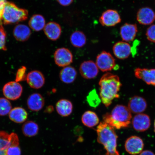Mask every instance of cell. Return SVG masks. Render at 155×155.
I'll use <instances>...</instances> for the list:
<instances>
[{"mask_svg": "<svg viewBox=\"0 0 155 155\" xmlns=\"http://www.w3.org/2000/svg\"><path fill=\"white\" fill-rule=\"evenodd\" d=\"M113 53L115 57L120 59H125L128 58L132 52L130 45L126 42L119 41L114 44Z\"/></svg>", "mask_w": 155, "mask_h": 155, "instance_id": "14", "label": "cell"}, {"mask_svg": "<svg viewBox=\"0 0 155 155\" xmlns=\"http://www.w3.org/2000/svg\"><path fill=\"white\" fill-rule=\"evenodd\" d=\"M4 95L7 99L16 100L22 95L23 88L19 82L11 81L5 84L3 88Z\"/></svg>", "mask_w": 155, "mask_h": 155, "instance_id": "7", "label": "cell"}, {"mask_svg": "<svg viewBox=\"0 0 155 155\" xmlns=\"http://www.w3.org/2000/svg\"><path fill=\"white\" fill-rule=\"evenodd\" d=\"M54 57L56 65L59 67L68 66L73 63V61L72 53L67 48H57L54 53Z\"/></svg>", "mask_w": 155, "mask_h": 155, "instance_id": "6", "label": "cell"}, {"mask_svg": "<svg viewBox=\"0 0 155 155\" xmlns=\"http://www.w3.org/2000/svg\"><path fill=\"white\" fill-rule=\"evenodd\" d=\"M10 102L5 98H0V116H5L9 114L12 109Z\"/></svg>", "mask_w": 155, "mask_h": 155, "instance_id": "31", "label": "cell"}, {"mask_svg": "<svg viewBox=\"0 0 155 155\" xmlns=\"http://www.w3.org/2000/svg\"><path fill=\"white\" fill-rule=\"evenodd\" d=\"M151 122L150 117L146 114H139L136 115L132 120V124L135 130L143 132L150 128Z\"/></svg>", "mask_w": 155, "mask_h": 155, "instance_id": "13", "label": "cell"}, {"mask_svg": "<svg viewBox=\"0 0 155 155\" xmlns=\"http://www.w3.org/2000/svg\"><path fill=\"white\" fill-rule=\"evenodd\" d=\"M120 16L117 11L109 9L102 13L99 18L100 24L102 26L113 27L121 22Z\"/></svg>", "mask_w": 155, "mask_h": 155, "instance_id": "8", "label": "cell"}, {"mask_svg": "<svg viewBox=\"0 0 155 155\" xmlns=\"http://www.w3.org/2000/svg\"><path fill=\"white\" fill-rule=\"evenodd\" d=\"M139 155H155V154L152 151L146 150L142 151Z\"/></svg>", "mask_w": 155, "mask_h": 155, "instance_id": "36", "label": "cell"}, {"mask_svg": "<svg viewBox=\"0 0 155 155\" xmlns=\"http://www.w3.org/2000/svg\"><path fill=\"white\" fill-rule=\"evenodd\" d=\"M9 144L7 150V155H21L18 136L15 133L9 135Z\"/></svg>", "mask_w": 155, "mask_h": 155, "instance_id": "24", "label": "cell"}, {"mask_svg": "<svg viewBox=\"0 0 155 155\" xmlns=\"http://www.w3.org/2000/svg\"><path fill=\"white\" fill-rule=\"evenodd\" d=\"M128 108L131 112L134 114H141L144 111L147 106L145 99L139 96H134L130 100Z\"/></svg>", "mask_w": 155, "mask_h": 155, "instance_id": "15", "label": "cell"}, {"mask_svg": "<svg viewBox=\"0 0 155 155\" xmlns=\"http://www.w3.org/2000/svg\"><path fill=\"white\" fill-rule=\"evenodd\" d=\"M77 73L76 69L71 66L64 67L60 71L59 77L63 82L71 84L76 79Z\"/></svg>", "mask_w": 155, "mask_h": 155, "instance_id": "20", "label": "cell"}, {"mask_svg": "<svg viewBox=\"0 0 155 155\" xmlns=\"http://www.w3.org/2000/svg\"><path fill=\"white\" fill-rule=\"evenodd\" d=\"M144 147V144L142 139L136 136L129 137L125 141V150L131 155H135L140 153Z\"/></svg>", "mask_w": 155, "mask_h": 155, "instance_id": "9", "label": "cell"}, {"mask_svg": "<svg viewBox=\"0 0 155 155\" xmlns=\"http://www.w3.org/2000/svg\"><path fill=\"white\" fill-rule=\"evenodd\" d=\"M26 68L22 66L17 71L15 77V81L19 82L26 80L27 74H26Z\"/></svg>", "mask_w": 155, "mask_h": 155, "instance_id": "32", "label": "cell"}, {"mask_svg": "<svg viewBox=\"0 0 155 155\" xmlns=\"http://www.w3.org/2000/svg\"><path fill=\"white\" fill-rule=\"evenodd\" d=\"M131 118V112L128 108L119 104L114 108L111 114L107 113L103 116L104 123L117 129L128 127Z\"/></svg>", "mask_w": 155, "mask_h": 155, "instance_id": "3", "label": "cell"}, {"mask_svg": "<svg viewBox=\"0 0 155 155\" xmlns=\"http://www.w3.org/2000/svg\"><path fill=\"white\" fill-rule=\"evenodd\" d=\"M13 34L17 40L23 42L28 39L31 32L28 27L24 25L19 24L15 27Z\"/></svg>", "mask_w": 155, "mask_h": 155, "instance_id": "23", "label": "cell"}, {"mask_svg": "<svg viewBox=\"0 0 155 155\" xmlns=\"http://www.w3.org/2000/svg\"></svg>", "mask_w": 155, "mask_h": 155, "instance_id": "40", "label": "cell"}, {"mask_svg": "<svg viewBox=\"0 0 155 155\" xmlns=\"http://www.w3.org/2000/svg\"><path fill=\"white\" fill-rule=\"evenodd\" d=\"M96 63L98 69L103 72L111 71L116 67L115 59L111 54L105 51L97 56Z\"/></svg>", "mask_w": 155, "mask_h": 155, "instance_id": "5", "label": "cell"}, {"mask_svg": "<svg viewBox=\"0 0 155 155\" xmlns=\"http://www.w3.org/2000/svg\"><path fill=\"white\" fill-rule=\"evenodd\" d=\"M9 135L4 131H0V155H7L9 144Z\"/></svg>", "mask_w": 155, "mask_h": 155, "instance_id": "29", "label": "cell"}, {"mask_svg": "<svg viewBox=\"0 0 155 155\" xmlns=\"http://www.w3.org/2000/svg\"><path fill=\"white\" fill-rule=\"evenodd\" d=\"M137 19L139 24L141 25H150L155 20V13L150 7L141 8L137 12Z\"/></svg>", "mask_w": 155, "mask_h": 155, "instance_id": "12", "label": "cell"}, {"mask_svg": "<svg viewBox=\"0 0 155 155\" xmlns=\"http://www.w3.org/2000/svg\"><path fill=\"white\" fill-rule=\"evenodd\" d=\"M82 123L86 127H92L98 125L100 120L97 114L94 111H87L83 114L81 118Z\"/></svg>", "mask_w": 155, "mask_h": 155, "instance_id": "26", "label": "cell"}, {"mask_svg": "<svg viewBox=\"0 0 155 155\" xmlns=\"http://www.w3.org/2000/svg\"><path fill=\"white\" fill-rule=\"evenodd\" d=\"M22 131L25 136L29 137L35 136L39 130L38 125L33 121L25 122L22 127Z\"/></svg>", "mask_w": 155, "mask_h": 155, "instance_id": "28", "label": "cell"}, {"mask_svg": "<svg viewBox=\"0 0 155 155\" xmlns=\"http://www.w3.org/2000/svg\"><path fill=\"white\" fill-rule=\"evenodd\" d=\"M44 33L49 40L55 41L61 37L62 28L61 25L55 22H50L46 24L44 28Z\"/></svg>", "mask_w": 155, "mask_h": 155, "instance_id": "16", "label": "cell"}, {"mask_svg": "<svg viewBox=\"0 0 155 155\" xmlns=\"http://www.w3.org/2000/svg\"><path fill=\"white\" fill-rule=\"evenodd\" d=\"M154 131L155 132V120L154 121Z\"/></svg>", "mask_w": 155, "mask_h": 155, "instance_id": "39", "label": "cell"}, {"mask_svg": "<svg viewBox=\"0 0 155 155\" xmlns=\"http://www.w3.org/2000/svg\"><path fill=\"white\" fill-rule=\"evenodd\" d=\"M9 117L10 119L15 123H22L28 119V114L24 108L15 107L12 109L9 114Z\"/></svg>", "mask_w": 155, "mask_h": 155, "instance_id": "21", "label": "cell"}, {"mask_svg": "<svg viewBox=\"0 0 155 155\" xmlns=\"http://www.w3.org/2000/svg\"><path fill=\"white\" fill-rule=\"evenodd\" d=\"M26 80L31 88L38 89L42 88L45 83V78L41 71L34 70L30 71L28 74Z\"/></svg>", "mask_w": 155, "mask_h": 155, "instance_id": "11", "label": "cell"}, {"mask_svg": "<svg viewBox=\"0 0 155 155\" xmlns=\"http://www.w3.org/2000/svg\"><path fill=\"white\" fill-rule=\"evenodd\" d=\"M70 41L74 47L81 48L86 44V36L84 33L81 31H75L70 37Z\"/></svg>", "mask_w": 155, "mask_h": 155, "instance_id": "25", "label": "cell"}, {"mask_svg": "<svg viewBox=\"0 0 155 155\" xmlns=\"http://www.w3.org/2000/svg\"><path fill=\"white\" fill-rule=\"evenodd\" d=\"M138 31L137 25L126 23L120 29V35L122 40L125 42L132 41Z\"/></svg>", "mask_w": 155, "mask_h": 155, "instance_id": "18", "label": "cell"}, {"mask_svg": "<svg viewBox=\"0 0 155 155\" xmlns=\"http://www.w3.org/2000/svg\"><path fill=\"white\" fill-rule=\"evenodd\" d=\"M28 12L19 8L14 3L6 2L2 17V22L5 25L15 24L28 19Z\"/></svg>", "mask_w": 155, "mask_h": 155, "instance_id": "4", "label": "cell"}, {"mask_svg": "<svg viewBox=\"0 0 155 155\" xmlns=\"http://www.w3.org/2000/svg\"><path fill=\"white\" fill-rule=\"evenodd\" d=\"M7 0H0V3L3 2H6Z\"/></svg>", "mask_w": 155, "mask_h": 155, "instance_id": "38", "label": "cell"}, {"mask_svg": "<svg viewBox=\"0 0 155 155\" xmlns=\"http://www.w3.org/2000/svg\"><path fill=\"white\" fill-rule=\"evenodd\" d=\"M134 72L135 76L137 78L141 79L148 84L155 86V69L137 68Z\"/></svg>", "mask_w": 155, "mask_h": 155, "instance_id": "17", "label": "cell"}, {"mask_svg": "<svg viewBox=\"0 0 155 155\" xmlns=\"http://www.w3.org/2000/svg\"><path fill=\"white\" fill-rule=\"evenodd\" d=\"M97 141L106 151V155H120L117 150V136L113 127L104 122H101L97 127Z\"/></svg>", "mask_w": 155, "mask_h": 155, "instance_id": "2", "label": "cell"}, {"mask_svg": "<svg viewBox=\"0 0 155 155\" xmlns=\"http://www.w3.org/2000/svg\"><path fill=\"white\" fill-rule=\"evenodd\" d=\"M29 25L32 30L36 32L44 29L46 25L45 19L42 15H35L29 21Z\"/></svg>", "mask_w": 155, "mask_h": 155, "instance_id": "27", "label": "cell"}, {"mask_svg": "<svg viewBox=\"0 0 155 155\" xmlns=\"http://www.w3.org/2000/svg\"><path fill=\"white\" fill-rule=\"evenodd\" d=\"M87 101L91 107L96 108L99 105L101 99L97 94L96 90H93L89 92L87 97Z\"/></svg>", "mask_w": 155, "mask_h": 155, "instance_id": "30", "label": "cell"}, {"mask_svg": "<svg viewBox=\"0 0 155 155\" xmlns=\"http://www.w3.org/2000/svg\"><path fill=\"white\" fill-rule=\"evenodd\" d=\"M27 103L28 108L31 111H38L44 107L45 100L41 94L34 93L29 96Z\"/></svg>", "mask_w": 155, "mask_h": 155, "instance_id": "19", "label": "cell"}, {"mask_svg": "<svg viewBox=\"0 0 155 155\" xmlns=\"http://www.w3.org/2000/svg\"><path fill=\"white\" fill-rule=\"evenodd\" d=\"M58 3L62 6L67 7L71 5L74 0H57Z\"/></svg>", "mask_w": 155, "mask_h": 155, "instance_id": "35", "label": "cell"}, {"mask_svg": "<svg viewBox=\"0 0 155 155\" xmlns=\"http://www.w3.org/2000/svg\"><path fill=\"white\" fill-rule=\"evenodd\" d=\"M52 107H48L47 109L46 110V112L49 113L50 112V111H51V112L52 111V110H53V108H52Z\"/></svg>", "mask_w": 155, "mask_h": 155, "instance_id": "37", "label": "cell"}, {"mask_svg": "<svg viewBox=\"0 0 155 155\" xmlns=\"http://www.w3.org/2000/svg\"><path fill=\"white\" fill-rule=\"evenodd\" d=\"M79 70L81 75L86 79H94L99 73V69L96 63L92 61H83L81 63Z\"/></svg>", "mask_w": 155, "mask_h": 155, "instance_id": "10", "label": "cell"}, {"mask_svg": "<svg viewBox=\"0 0 155 155\" xmlns=\"http://www.w3.org/2000/svg\"><path fill=\"white\" fill-rule=\"evenodd\" d=\"M99 85L101 99L104 105L108 107L114 99L119 97V92L122 86L119 78L117 75L107 73L101 78Z\"/></svg>", "mask_w": 155, "mask_h": 155, "instance_id": "1", "label": "cell"}, {"mask_svg": "<svg viewBox=\"0 0 155 155\" xmlns=\"http://www.w3.org/2000/svg\"><path fill=\"white\" fill-rule=\"evenodd\" d=\"M6 34L2 24H0V50H6Z\"/></svg>", "mask_w": 155, "mask_h": 155, "instance_id": "33", "label": "cell"}, {"mask_svg": "<svg viewBox=\"0 0 155 155\" xmlns=\"http://www.w3.org/2000/svg\"><path fill=\"white\" fill-rule=\"evenodd\" d=\"M146 36L149 41L155 42V24L151 25L147 29Z\"/></svg>", "mask_w": 155, "mask_h": 155, "instance_id": "34", "label": "cell"}, {"mask_svg": "<svg viewBox=\"0 0 155 155\" xmlns=\"http://www.w3.org/2000/svg\"><path fill=\"white\" fill-rule=\"evenodd\" d=\"M56 109L58 113L63 117L71 115L73 110V105L71 101L67 99H61L56 104Z\"/></svg>", "mask_w": 155, "mask_h": 155, "instance_id": "22", "label": "cell"}]
</instances>
